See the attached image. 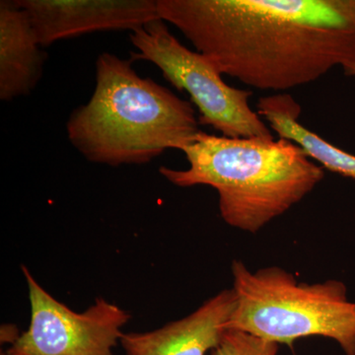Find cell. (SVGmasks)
<instances>
[{"instance_id": "1", "label": "cell", "mask_w": 355, "mask_h": 355, "mask_svg": "<svg viewBox=\"0 0 355 355\" xmlns=\"http://www.w3.org/2000/svg\"><path fill=\"white\" fill-rule=\"evenodd\" d=\"M221 74L261 90L314 83L355 60L354 0H157Z\"/></svg>"}, {"instance_id": "2", "label": "cell", "mask_w": 355, "mask_h": 355, "mask_svg": "<svg viewBox=\"0 0 355 355\" xmlns=\"http://www.w3.org/2000/svg\"><path fill=\"white\" fill-rule=\"evenodd\" d=\"M132 60L103 53L90 100L70 114L67 139L92 163L146 164L182 150L200 132L191 102L135 72Z\"/></svg>"}, {"instance_id": "3", "label": "cell", "mask_w": 355, "mask_h": 355, "mask_svg": "<svg viewBox=\"0 0 355 355\" xmlns=\"http://www.w3.org/2000/svg\"><path fill=\"white\" fill-rule=\"evenodd\" d=\"M183 151L190 167L159 172L180 188L209 186L231 227L254 233L300 202L324 179L322 166L286 139H230L200 130Z\"/></svg>"}, {"instance_id": "4", "label": "cell", "mask_w": 355, "mask_h": 355, "mask_svg": "<svg viewBox=\"0 0 355 355\" xmlns=\"http://www.w3.org/2000/svg\"><path fill=\"white\" fill-rule=\"evenodd\" d=\"M236 307L227 329L263 340L291 343L324 336L355 355V302L343 282H299L279 266L252 272L241 261L232 263Z\"/></svg>"}, {"instance_id": "5", "label": "cell", "mask_w": 355, "mask_h": 355, "mask_svg": "<svg viewBox=\"0 0 355 355\" xmlns=\"http://www.w3.org/2000/svg\"><path fill=\"white\" fill-rule=\"evenodd\" d=\"M137 51L130 60L153 62L166 80L186 91L200 113L198 123L230 139H272V130L250 107L251 91L231 87L209 58L180 43L159 19L130 32Z\"/></svg>"}, {"instance_id": "6", "label": "cell", "mask_w": 355, "mask_h": 355, "mask_svg": "<svg viewBox=\"0 0 355 355\" xmlns=\"http://www.w3.org/2000/svg\"><path fill=\"white\" fill-rule=\"evenodd\" d=\"M31 306L28 330L6 355H114L130 312L102 297L84 312H74L51 296L21 266Z\"/></svg>"}, {"instance_id": "7", "label": "cell", "mask_w": 355, "mask_h": 355, "mask_svg": "<svg viewBox=\"0 0 355 355\" xmlns=\"http://www.w3.org/2000/svg\"><path fill=\"white\" fill-rule=\"evenodd\" d=\"M41 46L89 33L132 32L161 19L157 0H15Z\"/></svg>"}, {"instance_id": "8", "label": "cell", "mask_w": 355, "mask_h": 355, "mask_svg": "<svg viewBox=\"0 0 355 355\" xmlns=\"http://www.w3.org/2000/svg\"><path fill=\"white\" fill-rule=\"evenodd\" d=\"M236 307L232 288L205 301L195 312L146 333H125V355H205L220 343Z\"/></svg>"}, {"instance_id": "9", "label": "cell", "mask_w": 355, "mask_h": 355, "mask_svg": "<svg viewBox=\"0 0 355 355\" xmlns=\"http://www.w3.org/2000/svg\"><path fill=\"white\" fill-rule=\"evenodd\" d=\"M27 13L14 1L0 2V99L11 101L36 87L44 53Z\"/></svg>"}, {"instance_id": "10", "label": "cell", "mask_w": 355, "mask_h": 355, "mask_svg": "<svg viewBox=\"0 0 355 355\" xmlns=\"http://www.w3.org/2000/svg\"><path fill=\"white\" fill-rule=\"evenodd\" d=\"M257 113L279 139L295 142L322 167L355 180V155L327 141L299 121L301 107L288 93L261 97Z\"/></svg>"}, {"instance_id": "11", "label": "cell", "mask_w": 355, "mask_h": 355, "mask_svg": "<svg viewBox=\"0 0 355 355\" xmlns=\"http://www.w3.org/2000/svg\"><path fill=\"white\" fill-rule=\"evenodd\" d=\"M279 345L246 331L227 329L211 355H277Z\"/></svg>"}, {"instance_id": "12", "label": "cell", "mask_w": 355, "mask_h": 355, "mask_svg": "<svg viewBox=\"0 0 355 355\" xmlns=\"http://www.w3.org/2000/svg\"><path fill=\"white\" fill-rule=\"evenodd\" d=\"M343 69L345 76L355 77V60L345 65Z\"/></svg>"}, {"instance_id": "13", "label": "cell", "mask_w": 355, "mask_h": 355, "mask_svg": "<svg viewBox=\"0 0 355 355\" xmlns=\"http://www.w3.org/2000/svg\"><path fill=\"white\" fill-rule=\"evenodd\" d=\"M354 4H355V0H354Z\"/></svg>"}]
</instances>
